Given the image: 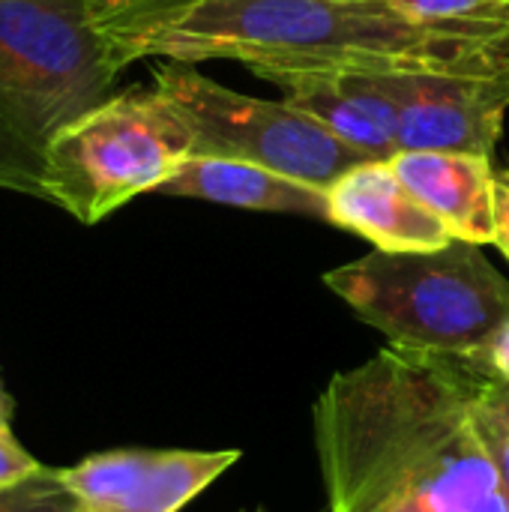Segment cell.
I'll return each mask as SVG.
<instances>
[{
  "mask_svg": "<svg viewBox=\"0 0 509 512\" xmlns=\"http://www.w3.org/2000/svg\"><path fill=\"white\" fill-rule=\"evenodd\" d=\"M486 378L399 345L336 375L312 411L330 512H509L471 417Z\"/></svg>",
  "mask_w": 509,
  "mask_h": 512,
  "instance_id": "6da1fadb",
  "label": "cell"
},
{
  "mask_svg": "<svg viewBox=\"0 0 509 512\" xmlns=\"http://www.w3.org/2000/svg\"><path fill=\"white\" fill-rule=\"evenodd\" d=\"M87 6L120 69L141 57L363 75L509 66L504 45L435 30L396 0H87Z\"/></svg>",
  "mask_w": 509,
  "mask_h": 512,
  "instance_id": "7a4b0ae2",
  "label": "cell"
},
{
  "mask_svg": "<svg viewBox=\"0 0 509 512\" xmlns=\"http://www.w3.org/2000/svg\"><path fill=\"white\" fill-rule=\"evenodd\" d=\"M117 72L87 0H0V189L42 195L51 138L105 102Z\"/></svg>",
  "mask_w": 509,
  "mask_h": 512,
  "instance_id": "3957f363",
  "label": "cell"
},
{
  "mask_svg": "<svg viewBox=\"0 0 509 512\" xmlns=\"http://www.w3.org/2000/svg\"><path fill=\"white\" fill-rule=\"evenodd\" d=\"M324 282L357 318L411 351L474 357L509 321V282L468 240L426 252L375 249Z\"/></svg>",
  "mask_w": 509,
  "mask_h": 512,
  "instance_id": "277c9868",
  "label": "cell"
},
{
  "mask_svg": "<svg viewBox=\"0 0 509 512\" xmlns=\"http://www.w3.org/2000/svg\"><path fill=\"white\" fill-rule=\"evenodd\" d=\"M192 150V126L162 90H126L51 138L39 198L96 225L135 195L156 192Z\"/></svg>",
  "mask_w": 509,
  "mask_h": 512,
  "instance_id": "5b68a950",
  "label": "cell"
},
{
  "mask_svg": "<svg viewBox=\"0 0 509 512\" xmlns=\"http://www.w3.org/2000/svg\"><path fill=\"white\" fill-rule=\"evenodd\" d=\"M153 87L189 120L195 135L192 156L255 162L321 189H330L342 174L366 162L363 153L285 99L270 102L237 93L195 72L192 63L168 60L156 66Z\"/></svg>",
  "mask_w": 509,
  "mask_h": 512,
  "instance_id": "8992f818",
  "label": "cell"
},
{
  "mask_svg": "<svg viewBox=\"0 0 509 512\" xmlns=\"http://www.w3.org/2000/svg\"><path fill=\"white\" fill-rule=\"evenodd\" d=\"M396 105L399 150L492 156L509 111V66L498 72H375Z\"/></svg>",
  "mask_w": 509,
  "mask_h": 512,
  "instance_id": "52a82bcc",
  "label": "cell"
},
{
  "mask_svg": "<svg viewBox=\"0 0 509 512\" xmlns=\"http://www.w3.org/2000/svg\"><path fill=\"white\" fill-rule=\"evenodd\" d=\"M237 459L234 450H111L60 468V480L75 512H180Z\"/></svg>",
  "mask_w": 509,
  "mask_h": 512,
  "instance_id": "ba28073f",
  "label": "cell"
},
{
  "mask_svg": "<svg viewBox=\"0 0 509 512\" xmlns=\"http://www.w3.org/2000/svg\"><path fill=\"white\" fill-rule=\"evenodd\" d=\"M252 72L276 84L288 105L315 117L324 129L366 159H393L399 153L396 105L390 102L378 75L285 66H258Z\"/></svg>",
  "mask_w": 509,
  "mask_h": 512,
  "instance_id": "9c48e42d",
  "label": "cell"
},
{
  "mask_svg": "<svg viewBox=\"0 0 509 512\" xmlns=\"http://www.w3.org/2000/svg\"><path fill=\"white\" fill-rule=\"evenodd\" d=\"M327 201L330 225L348 228L384 252H426L456 240L444 219L399 180L390 159L354 165L327 189Z\"/></svg>",
  "mask_w": 509,
  "mask_h": 512,
  "instance_id": "30bf717a",
  "label": "cell"
},
{
  "mask_svg": "<svg viewBox=\"0 0 509 512\" xmlns=\"http://www.w3.org/2000/svg\"><path fill=\"white\" fill-rule=\"evenodd\" d=\"M399 180L453 231L477 246L495 243V171L489 156L447 150H399L390 159Z\"/></svg>",
  "mask_w": 509,
  "mask_h": 512,
  "instance_id": "8fae6325",
  "label": "cell"
},
{
  "mask_svg": "<svg viewBox=\"0 0 509 512\" xmlns=\"http://www.w3.org/2000/svg\"><path fill=\"white\" fill-rule=\"evenodd\" d=\"M156 192L243 207V210L288 213V216H309V219L330 222L327 189L243 159L189 156Z\"/></svg>",
  "mask_w": 509,
  "mask_h": 512,
  "instance_id": "7c38bea8",
  "label": "cell"
},
{
  "mask_svg": "<svg viewBox=\"0 0 509 512\" xmlns=\"http://www.w3.org/2000/svg\"><path fill=\"white\" fill-rule=\"evenodd\" d=\"M408 15L444 33L489 39L509 48V0H396Z\"/></svg>",
  "mask_w": 509,
  "mask_h": 512,
  "instance_id": "4fadbf2b",
  "label": "cell"
},
{
  "mask_svg": "<svg viewBox=\"0 0 509 512\" xmlns=\"http://www.w3.org/2000/svg\"><path fill=\"white\" fill-rule=\"evenodd\" d=\"M471 417H474L477 438L486 447L498 471V480L509 495V381L486 378L474 399Z\"/></svg>",
  "mask_w": 509,
  "mask_h": 512,
  "instance_id": "5bb4252c",
  "label": "cell"
},
{
  "mask_svg": "<svg viewBox=\"0 0 509 512\" xmlns=\"http://www.w3.org/2000/svg\"><path fill=\"white\" fill-rule=\"evenodd\" d=\"M0 512H75V498L60 471L42 468L36 477L0 489Z\"/></svg>",
  "mask_w": 509,
  "mask_h": 512,
  "instance_id": "9a60e30c",
  "label": "cell"
},
{
  "mask_svg": "<svg viewBox=\"0 0 509 512\" xmlns=\"http://www.w3.org/2000/svg\"><path fill=\"white\" fill-rule=\"evenodd\" d=\"M45 465H39L12 435V429L0 426V489L18 486L30 477H36Z\"/></svg>",
  "mask_w": 509,
  "mask_h": 512,
  "instance_id": "2e32d148",
  "label": "cell"
},
{
  "mask_svg": "<svg viewBox=\"0 0 509 512\" xmlns=\"http://www.w3.org/2000/svg\"><path fill=\"white\" fill-rule=\"evenodd\" d=\"M480 372H486L489 378H501L509 381V321L489 339V345L483 351H477L474 357H468Z\"/></svg>",
  "mask_w": 509,
  "mask_h": 512,
  "instance_id": "e0dca14e",
  "label": "cell"
},
{
  "mask_svg": "<svg viewBox=\"0 0 509 512\" xmlns=\"http://www.w3.org/2000/svg\"><path fill=\"white\" fill-rule=\"evenodd\" d=\"M495 216H498L495 246L509 258V171L495 174Z\"/></svg>",
  "mask_w": 509,
  "mask_h": 512,
  "instance_id": "ac0fdd59",
  "label": "cell"
},
{
  "mask_svg": "<svg viewBox=\"0 0 509 512\" xmlns=\"http://www.w3.org/2000/svg\"><path fill=\"white\" fill-rule=\"evenodd\" d=\"M9 420H12V399L6 396V390L0 384V426L9 429Z\"/></svg>",
  "mask_w": 509,
  "mask_h": 512,
  "instance_id": "d6986e66",
  "label": "cell"
}]
</instances>
